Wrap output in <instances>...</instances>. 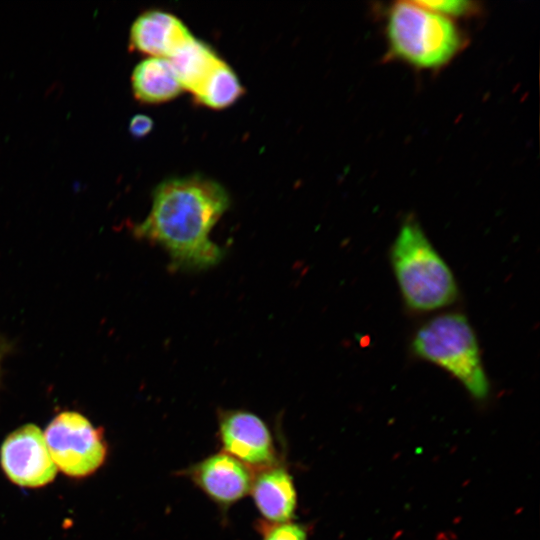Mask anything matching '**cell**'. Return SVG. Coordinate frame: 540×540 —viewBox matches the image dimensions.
<instances>
[{
  "label": "cell",
  "instance_id": "1",
  "mask_svg": "<svg viewBox=\"0 0 540 540\" xmlns=\"http://www.w3.org/2000/svg\"><path fill=\"white\" fill-rule=\"evenodd\" d=\"M228 206L226 190L212 179L170 178L155 188L151 210L133 232L139 239L162 246L173 269L206 270L223 258L210 232Z\"/></svg>",
  "mask_w": 540,
  "mask_h": 540
},
{
  "label": "cell",
  "instance_id": "2",
  "mask_svg": "<svg viewBox=\"0 0 540 540\" xmlns=\"http://www.w3.org/2000/svg\"><path fill=\"white\" fill-rule=\"evenodd\" d=\"M391 265L406 304L415 311H431L453 303L455 278L421 226L409 219L401 226L390 250Z\"/></svg>",
  "mask_w": 540,
  "mask_h": 540
},
{
  "label": "cell",
  "instance_id": "3",
  "mask_svg": "<svg viewBox=\"0 0 540 540\" xmlns=\"http://www.w3.org/2000/svg\"><path fill=\"white\" fill-rule=\"evenodd\" d=\"M386 32L391 53L418 68L443 66L462 46L461 34L451 19L417 1L394 3Z\"/></svg>",
  "mask_w": 540,
  "mask_h": 540
},
{
  "label": "cell",
  "instance_id": "4",
  "mask_svg": "<svg viewBox=\"0 0 540 540\" xmlns=\"http://www.w3.org/2000/svg\"><path fill=\"white\" fill-rule=\"evenodd\" d=\"M414 353L454 376L468 392L483 399L489 391L475 333L460 313H446L424 323L412 341Z\"/></svg>",
  "mask_w": 540,
  "mask_h": 540
},
{
  "label": "cell",
  "instance_id": "5",
  "mask_svg": "<svg viewBox=\"0 0 540 540\" xmlns=\"http://www.w3.org/2000/svg\"><path fill=\"white\" fill-rule=\"evenodd\" d=\"M43 436L55 466L68 476L86 477L106 459L107 445L102 431L77 412L58 414Z\"/></svg>",
  "mask_w": 540,
  "mask_h": 540
},
{
  "label": "cell",
  "instance_id": "6",
  "mask_svg": "<svg viewBox=\"0 0 540 540\" xmlns=\"http://www.w3.org/2000/svg\"><path fill=\"white\" fill-rule=\"evenodd\" d=\"M217 418L221 451L253 471L279 464L275 439L261 417L247 410L221 409Z\"/></svg>",
  "mask_w": 540,
  "mask_h": 540
},
{
  "label": "cell",
  "instance_id": "7",
  "mask_svg": "<svg viewBox=\"0 0 540 540\" xmlns=\"http://www.w3.org/2000/svg\"><path fill=\"white\" fill-rule=\"evenodd\" d=\"M0 463L6 476L21 487L45 486L57 472L41 430L32 424L7 436L1 446Z\"/></svg>",
  "mask_w": 540,
  "mask_h": 540
},
{
  "label": "cell",
  "instance_id": "8",
  "mask_svg": "<svg viewBox=\"0 0 540 540\" xmlns=\"http://www.w3.org/2000/svg\"><path fill=\"white\" fill-rule=\"evenodd\" d=\"M254 472L221 451L190 465L180 474L225 511L250 493Z\"/></svg>",
  "mask_w": 540,
  "mask_h": 540
},
{
  "label": "cell",
  "instance_id": "9",
  "mask_svg": "<svg viewBox=\"0 0 540 540\" xmlns=\"http://www.w3.org/2000/svg\"><path fill=\"white\" fill-rule=\"evenodd\" d=\"M192 37L184 23L173 14L149 10L133 22L129 45L141 54L168 59Z\"/></svg>",
  "mask_w": 540,
  "mask_h": 540
},
{
  "label": "cell",
  "instance_id": "10",
  "mask_svg": "<svg viewBox=\"0 0 540 540\" xmlns=\"http://www.w3.org/2000/svg\"><path fill=\"white\" fill-rule=\"evenodd\" d=\"M250 494L261 520L270 523L293 520L297 492L292 475L282 464L255 471Z\"/></svg>",
  "mask_w": 540,
  "mask_h": 540
},
{
  "label": "cell",
  "instance_id": "11",
  "mask_svg": "<svg viewBox=\"0 0 540 540\" xmlns=\"http://www.w3.org/2000/svg\"><path fill=\"white\" fill-rule=\"evenodd\" d=\"M131 84L134 97L146 104L170 101L183 91L169 61L158 57L138 63L132 72Z\"/></svg>",
  "mask_w": 540,
  "mask_h": 540
},
{
  "label": "cell",
  "instance_id": "12",
  "mask_svg": "<svg viewBox=\"0 0 540 540\" xmlns=\"http://www.w3.org/2000/svg\"><path fill=\"white\" fill-rule=\"evenodd\" d=\"M182 87L193 96L222 59L204 42L192 37L167 59Z\"/></svg>",
  "mask_w": 540,
  "mask_h": 540
},
{
  "label": "cell",
  "instance_id": "13",
  "mask_svg": "<svg viewBox=\"0 0 540 540\" xmlns=\"http://www.w3.org/2000/svg\"><path fill=\"white\" fill-rule=\"evenodd\" d=\"M244 93L237 75L223 60L194 95L197 103L212 109H223L235 103Z\"/></svg>",
  "mask_w": 540,
  "mask_h": 540
},
{
  "label": "cell",
  "instance_id": "14",
  "mask_svg": "<svg viewBox=\"0 0 540 540\" xmlns=\"http://www.w3.org/2000/svg\"><path fill=\"white\" fill-rule=\"evenodd\" d=\"M257 528L262 536L261 540H308V527L293 520L282 523L260 520Z\"/></svg>",
  "mask_w": 540,
  "mask_h": 540
},
{
  "label": "cell",
  "instance_id": "15",
  "mask_svg": "<svg viewBox=\"0 0 540 540\" xmlns=\"http://www.w3.org/2000/svg\"><path fill=\"white\" fill-rule=\"evenodd\" d=\"M421 6L443 16H462L473 12L475 3L464 0L417 1Z\"/></svg>",
  "mask_w": 540,
  "mask_h": 540
},
{
  "label": "cell",
  "instance_id": "16",
  "mask_svg": "<svg viewBox=\"0 0 540 540\" xmlns=\"http://www.w3.org/2000/svg\"><path fill=\"white\" fill-rule=\"evenodd\" d=\"M152 127V119L142 114L135 115L129 123V131L134 137H143L147 135Z\"/></svg>",
  "mask_w": 540,
  "mask_h": 540
},
{
  "label": "cell",
  "instance_id": "17",
  "mask_svg": "<svg viewBox=\"0 0 540 540\" xmlns=\"http://www.w3.org/2000/svg\"><path fill=\"white\" fill-rule=\"evenodd\" d=\"M2 352H3V349H2V345L0 344V357L2 355Z\"/></svg>",
  "mask_w": 540,
  "mask_h": 540
}]
</instances>
